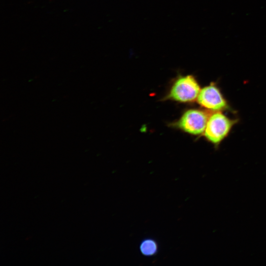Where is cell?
I'll return each instance as SVG.
<instances>
[{"label":"cell","instance_id":"cell-1","mask_svg":"<svg viewBox=\"0 0 266 266\" xmlns=\"http://www.w3.org/2000/svg\"><path fill=\"white\" fill-rule=\"evenodd\" d=\"M234 123L223 113H214L208 119L204 136L211 142L218 144L228 135Z\"/></svg>","mask_w":266,"mask_h":266},{"label":"cell","instance_id":"cell-2","mask_svg":"<svg viewBox=\"0 0 266 266\" xmlns=\"http://www.w3.org/2000/svg\"><path fill=\"white\" fill-rule=\"evenodd\" d=\"M200 91V86L195 77L189 75L180 77L176 80L168 97L176 101L190 102L198 98Z\"/></svg>","mask_w":266,"mask_h":266},{"label":"cell","instance_id":"cell-3","mask_svg":"<svg viewBox=\"0 0 266 266\" xmlns=\"http://www.w3.org/2000/svg\"><path fill=\"white\" fill-rule=\"evenodd\" d=\"M208 119L204 112L198 109H190L182 116L178 126L187 133L200 134L204 132Z\"/></svg>","mask_w":266,"mask_h":266},{"label":"cell","instance_id":"cell-4","mask_svg":"<svg viewBox=\"0 0 266 266\" xmlns=\"http://www.w3.org/2000/svg\"><path fill=\"white\" fill-rule=\"evenodd\" d=\"M198 101L203 107L214 111L221 110L227 106V102L219 89L212 84L200 91Z\"/></svg>","mask_w":266,"mask_h":266},{"label":"cell","instance_id":"cell-5","mask_svg":"<svg viewBox=\"0 0 266 266\" xmlns=\"http://www.w3.org/2000/svg\"><path fill=\"white\" fill-rule=\"evenodd\" d=\"M139 249L142 255L146 256H152L157 253L158 245L153 239L148 238L141 242Z\"/></svg>","mask_w":266,"mask_h":266}]
</instances>
